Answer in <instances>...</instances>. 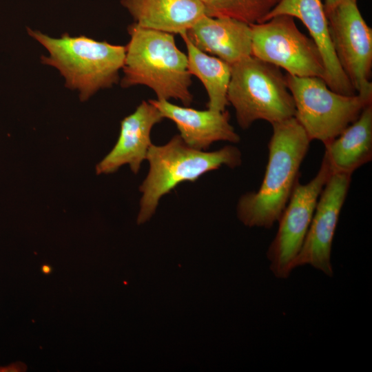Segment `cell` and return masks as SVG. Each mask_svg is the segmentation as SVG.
I'll return each mask as SVG.
<instances>
[{
    "instance_id": "cell-1",
    "label": "cell",
    "mask_w": 372,
    "mask_h": 372,
    "mask_svg": "<svg viewBox=\"0 0 372 372\" xmlns=\"http://www.w3.org/2000/svg\"><path fill=\"white\" fill-rule=\"evenodd\" d=\"M268 143L264 178L256 192L242 195L237 216L249 227L271 228L278 222L296 183L311 141L295 117L274 123Z\"/></svg>"
},
{
    "instance_id": "cell-2",
    "label": "cell",
    "mask_w": 372,
    "mask_h": 372,
    "mask_svg": "<svg viewBox=\"0 0 372 372\" xmlns=\"http://www.w3.org/2000/svg\"><path fill=\"white\" fill-rule=\"evenodd\" d=\"M121 84L123 87L144 85L158 100L174 99L189 106L193 96L187 56L176 46L173 34L147 29L136 23L128 27Z\"/></svg>"
},
{
    "instance_id": "cell-3",
    "label": "cell",
    "mask_w": 372,
    "mask_h": 372,
    "mask_svg": "<svg viewBox=\"0 0 372 372\" xmlns=\"http://www.w3.org/2000/svg\"><path fill=\"white\" fill-rule=\"evenodd\" d=\"M28 32L49 52V56L41 57L42 63L56 68L65 78V86L79 91L81 101L118 82L125 46L98 41L85 35L64 34L54 38L38 30L28 29Z\"/></svg>"
},
{
    "instance_id": "cell-4",
    "label": "cell",
    "mask_w": 372,
    "mask_h": 372,
    "mask_svg": "<svg viewBox=\"0 0 372 372\" xmlns=\"http://www.w3.org/2000/svg\"><path fill=\"white\" fill-rule=\"evenodd\" d=\"M146 160L148 174L140 186L142 197L137 223L143 224L154 214L160 199L183 182H194L204 174L223 165L235 168L242 163L240 151L226 145L214 152L190 147L179 135L163 145L150 146Z\"/></svg>"
},
{
    "instance_id": "cell-5",
    "label": "cell",
    "mask_w": 372,
    "mask_h": 372,
    "mask_svg": "<svg viewBox=\"0 0 372 372\" xmlns=\"http://www.w3.org/2000/svg\"><path fill=\"white\" fill-rule=\"evenodd\" d=\"M227 99L242 129L258 120L273 125L296 114L293 96L280 68L253 56L231 65Z\"/></svg>"
},
{
    "instance_id": "cell-6",
    "label": "cell",
    "mask_w": 372,
    "mask_h": 372,
    "mask_svg": "<svg viewBox=\"0 0 372 372\" xmlns=\"http://www.w3.org/2000/svg\"><path fill=\"white\" fill-rule=\"evenodd\" d=\"M285 77L295 103L294 117L311 141H320L323 144L331 141L372 103V96L335 92L319 77L289 74Z\"/></svg>"
},
{
    "instance_id": "cell-7",
    "label": "cell",
    "mask_w": 372,
    "mask_h": 372,
    "mask_svg": "<svg viewBox=\"0 0 372 372\" xmlns=\"http://www.w3.org/2000/svg\"><path fill=\"white\" fill-rule=\"evenodd\" d=\"M250 27L251 56L281 68L289 74L324 80L321 53L313 40L300 31L293 17L278 15Z\"/></svg>"
},
{
    "instance_id": "cell-8",
    "label": "cell",
    "mask_w": 372,
    "mask_h": 372,
    "mask_svg": "<svg viewBox=\"0 0 372 372\" xmlns=\"http://www.w3.org/2000/svg\"><path fill=\"white\" fill-rule=\"evenodd\" d=\"M331 174L323 158L317 174L309 182L296 183L267 251L269 269L276 278L286 279L291 275V263L302 247L318 198Z\"/></svg>"
},
{
    "instance_id": "cell-9",
    "label": "cell",
    "mask_w": 372,
    "mask_h": 372,
    "mask_svg": "<svg viewBox=\"0 0 372 372\" xmlns=\"http://www.w3.org/2000/svg\"><path fill=\"white\" fill-rule=\"evenodd\" d=\"M337 59L358 94L372 96V29L363 19L357 0H347L327 14Z\"/></svg>"
},
{
    "instance_id": "cell-10",
    "label": "cell",
    "mask_w": 372,
    "mask_h": 372,
    "mask_svg": "<svg viewBox=\"0 0 372 372\" xmlns=\"http://www.w3.org/2000/svg\"><path fill=\"white\" fill-rule=\"evenodd\" d=\"M351 182V175L339 173L331 174L327 180L302 247L291 263L292 271L309 265L325 276H333L332 243Z\"/></svg>"
},
{
    "instance_id": "cell-11",
    "label": "cell",
    "mask_w": 372,
    "mask_h": 372,
    "mask_svg": "<svg viewBox=\"0 0 372 372\" xmlns=\"http://www.w3.org/2000/svg\"><path fill=\"white\" fill-rule=\"evenodd\" d=\"M298 18L306 26L317 45L324 65V81L333 91L347 96L356 94L335 55L328 21L321 0H281L262 22L278 15Z\"/></svg>"
},
{
    "instance_id": "cell-12",
    "label": "cell",
    "mask_w": 372,
    "mask_h": 372,
    "mask_svg": "<svg viewBox=\"0 0 372 372\" xmlns=\"http://www.w3.org/2000/svg\"><path fill=\"white\" fill-rule=\"evenodd\" d=\"M163 118L154 105L143 101L132 114L122 120L118 140L112 150L97 164L96 174H111L126 164L137 174L152 144L151 130Z\"/></svg>"
},
{
    "instance_id": "cell-13",
    "label": "cell",
    "mask_w": 372,
    "mask_h": 372,
    "mask_svg": "<svg viewBox=\"0 0 372 372\" xmlns=\"http://www.w3.org/2000/svg\"><path fill=\"white\" fill-rule=\"evenodd\" d=\"M161 113L163 118L175 123L186 145L205 151L214 142L223 141L233 143L240 141V136L229 123L227 111L198 110L178 106L167 100L148 101Z\"/></svg>"
},
{
    "instance_id": "cell-14",
    "label": "cell",
    "mask_w": 372,
    "mask_h": 372,
    "mask_svg": "<svg viewBox=\"0 0 372 372\" xmlns=\"http://www.w3.org/2000/svg\"><path fill=\"white\" fill-rule=\"evenodd\" d=\"M186 34L199 50L230 65L251 56L250 25L232 18L205 15Z\"/></svg>"
},
{
    "instance_id": "cell-15",
    "label": "cell",
    "mask_w": 372,
    "mask_h": 372,
    "mask_svg": "<svg viewBox=\"0 0 372 372\" xmlns=\"http://www.w3.org/2000/svg\"><path fill=\"white\" fill-rule=\"evenodd\" d=\"M121 3L138 25L171 34L187 32L207 15L200 0H121Z\"/></svg>"
},
{
    "instance_id": "cell-16",
    "label": "cell",
    "mask_w": 372,
    "mask_h": 372,
    "mask_svg": "<svg viewBox=\"0 0 372 372\" xmlns=\"http://www.w3.org/2000/svg\"><path fill=\"white\" fill-rule=\"evenodd\" d=\"M323 158L333 173L352 174L372 158V103L337 137L324 144Z\"/></svg>"
},
{
    "instance_id": "cell-17",
    "label": "cell",
    "mask_w": 372,
    "mask_h": 372,
    "mask_svg": "<svg viewBox=\"0 0 372 372\" xmlns=\"http://www.w3.org/2000/svg\"><path fill=\"white\" fill-rule=\"evenodd\" d=\"M187 50L188 70L200 79L207 95L209 110L223 112L229 104L227 90L231 65L218 57L210 56L196 47L185 33L180 34Z\"/></svg>"
},
{
    "instance_id": "cell-18",
    "label": "cell",
    "mask_w": 372,
    "mask_h": 372,
    "mask_svg": "<svg viewBox=\"0 0 372 372\" xmlns=\"http://www.w3.org/2000/svg\"><path fill=\"white\" fill-rule=\"evenodd\" d=\"M281 0H210L206 14L211 17H229L249 25L262 23Z\"/></svg>"
},
{
    "instance_id": "cell-19",
    "label": "cell",
    "mask_w": 372,
    "mask_h": 372,
    "mask_svg": "<svg viewBox=\"0 0 372 372\" xmlns=\"http://www.w3.org/2000/svg\"><path fill=\"white\" fill-rule=\"evenodd\" d=\"M345 1L347 0H325L323 4L325 14H327L340 3Z\"/></svg>"
},
{
    "instance_id": "cell-20",
    "label": "cell",
    "mask_w": 372,
    "mask_h": 372,
    "mask_svg": "<svg viewBox=\"0 0 372 372\" xmlns=\"http://www.w3.org/2000/svg\"><path fill=\"white\" fill-rule=\"evenodd\" d=\"M42 270H43V271L45 273H49L50 271H51V269L50 268L49 266H48V265H44V266H43V267H42Z\"/></svg>"
},
{
    "instance_id": "cell-21",
    "label": "cell",
    "mask_w": 372,
    "mask_h": 372,
    "mask_svg": "<svg viewBox=\"0 0 372 372\" xmlns=\"http://www.w3.org/2000/svg\"><path fill=\"white\" fill-rule=\"evenodd\" d=\"M202 1L205 6L208 4L210 0H200Z\"/></svg>"
}]
</instances>
